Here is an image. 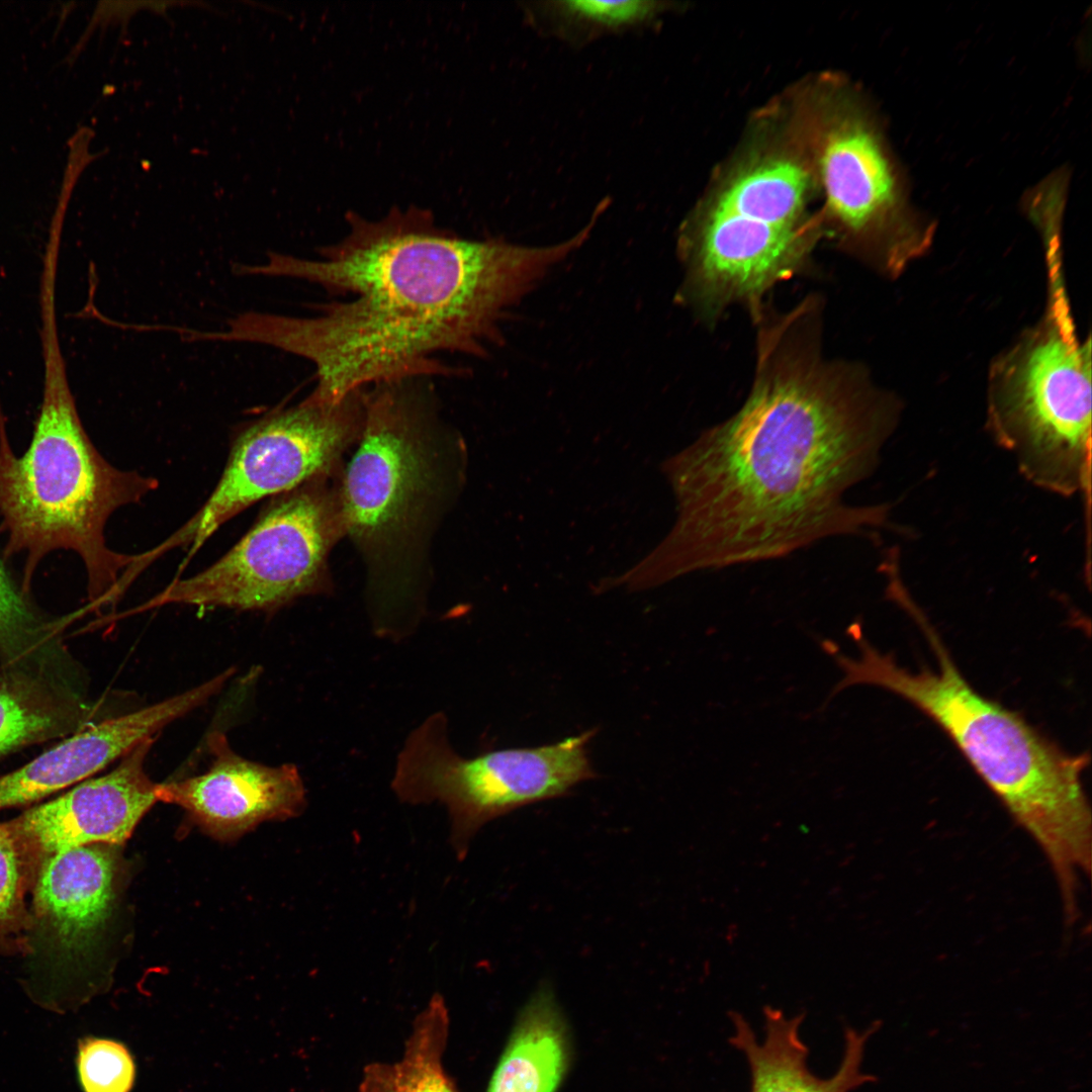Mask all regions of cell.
Instances as JSON below:
<instances>
[{
	"label": "cell",
	"instance_id": "cell-1",
	"mask_svg": "<svg viewBox=\"0 0 1092 1092\" xmlns=\"http://www.w3.org/2000/svg\"><path fill=\"white\" fill-rule=\"evenodd\" d=\"M801 310L762 331L742 406L670 464L680 515L665 576L776 559L887 524L888 505L849 506L843 495L876 469L899 404L857 370L825 361Z\"/></svg>",
	"mask_w": 1092,
	"mask_h": 1092
},
{
	"label": "cell",
	"instance_id": "cell-2",
	"mask_svg": "<svg viewBox=\"0 0 1092 1092\" xmlns=\"http://www.w3.org/2000/svg\"><path fill=\"white\" fill-rule=\"evenodd\" d=\"M348 232L316 259L269 252L238 275L300 279L347 301L312 316L247 311L229 321L224 342L258 343L309 361L310 393L337 403L383 382L451 373L442 355L485 358L503 342L510 311L582 246L472 240L437 225L429 210L394 208L378 219L347 215Z\"/></svg>",
	"mask_w": 1092,
	"mask_h": 1092
},
{
	"label": "cell",
	"instance_id": "cell-3",
	"mask_svg": "<svg viewBox=\"0 0 1092 1092\" xmlns=\"http://www.w3.org/2000/svg\"><path fill=\"white\" fill-rule=\"evenodd\" d=\"M905 610L930 643L937 669L913 672L900 666L854 627L848 633L859 657H847L839 648L828 654L844 674L829 699L853 685H874L927 715L1036 842L1052 867L1062 900L1072 901L1080 876L1091 873L1092 816L1082 782L1089 754L1065 751L1020 714L979 694L918 607L912 603Z\"/></svg>",
	"mask_w": 1092,
	"mask_h": 1092
},
{
	"label": "cell",
	"instance_id": "cell-4",
	"mask_svg": "<svg viewBox=\"0 0 1092 1092\" xmlns=\"http://www.w3.org/2000/svg\"><path fill=\"white\" fill-rule=\"evenodd\" d=\"M42 399L28 449L15 456L0 405V530L4 557L24 553L21 589L54 550L82 559L93 606L113 603L132 555L106 545L105 526L119 508L140 503L159 482L105 460L88 437L70 388L55 318L40 322Z\"/></svg>",
	"mask_w": 1092,
	"mask_h": 1092
},
{
	"label": "cell",
	"instance_id": "cell-5",
	"mask_svg": "<svg viewBox=\"0 0 1092 1092\" xmlns=\"http://www.w3.org/2000/svg\"><path fill=\"white\" fill-rule=\"evenodd\" d=\"M814 184L802 146L738 161L680 229L689 298L708 313L736 302L757 307L795 274L820 235L808 210Z\"/></svg>",
	"mask_w": 1092,
	"mask_h": 1092
},
{
	"label": "cell",
	"instance_id": "cell-6",
	"mask_svg": "<svg viewBox=\"0 0 1092 1092\" xmlns=\"http://www.w3.org/2000/svg\"><path fill=\"white\" fill-rule=\"evenodd\" d=\"M1042 320L992 365L987 429L1031 484L1066 497L1089 496L1091 348L1082 342L1064 285L1062 261H1048Z\"/></svg>",
	"mask_w": 1092,
	"mask_h": 1092
},
{
	"label": "cell",
	"instance_id": "cell-7",
	"mask_svg": "<svg viewBox=\"0 0 1092 1092\" xmlns=\"http://www.w3.org/2000/svg\"><path fill=\"white\" fill-rule=\"evenodd\" d=\"M596 732L467 758L449 742L446 715L435 712L405 739L391 788L403 803L438 802L447 808L452 847L461 859L489 821L530 804L564 797L579 783L596 778L587 752Z\"/></svg>",
	"mask_w": 1092,
	"mask_h": 1092
},
{
	"label": "cell",
	"instance_id": "cell-8",
	"mask_svg": "<svg viewBox=\"0 0 1092 1092\" xmlns=\"http://www.w3.org/2000/svg\"><path fill=\"white\" fill-rule=\"evenodd\" d=\"M364 408V389L337 403L309 394L250 423L235 438L224 470L202 507L162 543L133 555L131 574L139 576L175 548L187 550V563L216 530L250 506L323 474L359 437Z\"/></svg>",
	"mask_w": 1092,
	"mask_h": 1092
},
{
	"label": "cell",
	"instance_id": "cell-9",
	"mask_svg": "<svg viewBox=\"0 0 1092 1092\" xmlns=\"http://www.w3.org/2000/svg\"><path fill=\"white\" fill-rule=\"evenodd\" d=\"M344 528L338 503L310 480L273 496L252 528L202 571L177 577L140 614L167 605L272 611L314 593Z\"/></svg>",
	"mask_w": 1092,
	"mask_h": 1092
},
{
	"label": "cell",
	"instance_id": "cell-10",
	"mask_svg": "<svg viewBox=\"0 0 1092 1092\" xmlns=\"http://www.w3.org/2000/svg\"><path fill=\"white\" fill-rule=\"evenodd\" d=\"M802 146L825 214L856 253L897 275L927 251L930 230L905 216L881 144L849 104L833 96L820 101Z\"/></svg>",
	"mask_w": 1092,
	"mask_h": 1092
},
{
	"label": "cell",
	"instance_id": "cell-11",
	"mask_svg": "<svg viewBox=\"0 0 1092 1092\" xmlns=\"http://www.w3.org/2000/svg\"><path fill=\"white\" fill-rule=\"evenodd\" d=\"M116 845L87 844L40 866L29 896L21 985L40 1007L66 1012L91 996L88 974L111 917Z\"/></svg>",
	"mask_w": 1092,
	"mask_h": 1092
},
{
	"label": "cell",
	"instance_id": "cell-12",
	"mask_svg": "<svg viewBox=\"0 0 1092 1092\" xmlns=\"http://www.w3.org/2000/svg\"><path fill=\"white\" fill-rule=\"evenodd\" d=\"M426 380H393L365 391L361 439L338 502L343 527L365 542L402 530L431 485Z\"/></svg>",
	"mask_w": 1092,
	"mask_h": 1092
},
{
	"label": "cell",
	"instance_id": "cell-13",
	"mask_svg": "<svg viewBox=\"0 0 1092 1092\" xmlns=\"http://www.w3.org/2000/svg\"><path fill=\"white\" fill-rule=\"evenodd\" d=\"M154 742L142 741L108 774L5 821L38 871L58 852L93 843L119 846L129 838L157 802V784L145 769Z\"/></svg>",
	"mask_w": 1092,
	"mask_h": 1092
},
{
	"label": "cell",
	"instance_id": "cell-14",
	"mask_svg": "<svg viewBox=\"0 0 1092 1092\" xmlns=\"http://www.w3.org/2000/svg\"><path fill=\"white\" fill-rule=\"evenodd\" d=\"M208 769L198 776L157 784V801L183 808L200 828L219 840L234 839L269 820L300 815L306 791L296 765L270 766L235 752L226 736L213 731Z\"/></svg>",
	"mask_w": 1092,
	"mask_h": 1092
},
{
	"label": "cell",
	"instance_id": "cell-15",
	"mask_svg": "<svg viewBox=\"0 0 1092 1092\" xmlns=\"http://www.w3.org/2000/svg\"><path fill=\"white\" fill-rule=\"evenodd\" d=\"M235 674L228 668L159 703L74 732L25 765L0 776V811L34 803L87 780L142 741L205 704Z\"/></svg>",
	"mask_w": 1092,
	"mask_h": 1092
},
{
	"label": "cell",
	"instance_id": "cell-16",
	"mask_svg": "<svg viewBox=\"0 0 1092 1092\" xmlns=\"http://www.w3.org/2000/svg\"><path fill=\"white\" fill-rule=\"evenodd\" d=\"M729 1016L734 1031L728 1040L746 1057L750 1092H850L876 1079L860 1070L866 1043L879 1028L876 1023L862 1031L845 1028L840 1065L834 1075L822 1079L807 1066L810 1051L800 1037L805 1013L789 1018L782 1010L765 1006L762 1042L740 1013L733 1011Z\"/></svg>",
	"mask_w": 1092,
	"mask_h": 1092
},
{
	"label": "cell",
	"instance_id": "cell-17",
	"mask_svg": "<svg viewBox=\"0 0 1092 1092\" xmlns=\"http://www.w3.org/2000/svg\"><path fill=\"white\" fill-rule=\"evenodd\" d=\"M562 1018L548 985L525 1006L487 1092H554L565 1069Z\"/></svg>",
	"mask_w": 1092,
	"mask_h": 1092
},
{
	"label": "cell",
	"instance_id": "cell-18",
	"mask_svg": "<svg viewBox=\"0 0 1092 1092\" xmlns=\"http://www.w3.org/2000/svg\"><path fill=\"white\" fill-rule=\"evenodd\" d=\"M83 709L40 672L0 673V757L18 748L80 730Z\"/></svg>",
	"mask_w": 1092,
	"mask_h": 1092
},
{
	"label": "cell",
	"instance_id": "cell-19",
	"mask_svg": "<svg viewBox=\"0 0 1092 1092\" xmlns=\"http://www.w3.org/2000/svg\"><path fill=\"white\" fill-rule=\"evenodd\" d=\"M672 3L654 0H555L522 3L528 24L574 47L653 28Z\"/></svg>",
	"mask_w": 1092,
	"mask_h": 1092
},
{
	"label": "cell",
	"instance_id": "cell-20",
	"mask_svg": "<svg viewBox=\"0 0 1092 1092\" xmlns=\"http://www.w3.org/2000/svg\"><path fill=\"white\" fill-rule=\"evenodd\" d=\"M449 1025L444 999L434 995L414 1020L400 1059L367 1065L358 1092H458L443 1067Z\"/></svg>",
	"mask_w": 1092,
	"mask_h": 1092
},
{
	"label": "cell",
	"instance_id": "cell-21",
	"mask_svg": "<svg viewBox=\"0 0 1092 1092\" xmlns=\"http://www.w3.org/2000/svg\"><path fill=\"white\" fill-rule=\"evenodd\" d=\"M37 869L0 822V957L23 958L27 951L29 896Z\"/></svg>",
	"mask_w": 1092,
	"mask_h": 1092
},
{
	"label": "cell",
	"instance_id": "cell-22",
	"mask_svg": "<svg viewBox=\"0 0 1092 1092\" xmlns=\"http://www.w3.org/2000/svg\"><path fill=\"white\" fill-rule=\"evenodd\" d=\"M50 633L25 593L12 580L0 559V656L8 664L30 655ZM16 666V664H15Z\"/></svg>",
	"mask_w": 1092,
	"mask_h": 1092
},
{
	"label": "cell",
	"instance_id": "cell-23",
	"mask_svg": "<svg viewBox=\"0 0 1092 1092\" xmlns=\"http://www.w3.org/2000/svg\"><path fill=\"white\" fill-rule=\"evenodd\" d=\"M76 1067L83 1092H129L134 1083L133 1059L123 1043L113 1039L80 1038Z\"/></svg>",
	"mask_w": 1092,
	"mask_h": 1092
},
{
	"label": "cell",
	"instance_id": "cell-24",
	"mask_svg": "<svg viewBox=\"0 0 1092 1092\" xmlns=\"http://www.w3.org/2000/svg\"><path fill=\"white\" fill-rule=\"evenodd\" d=\"M172 4H178L177 2H99L91 21L88 24V28L85 30L83 36L79 42L72 50V54L75 53V57L80 53L82 44L86 41L89 35L93 32L96 26H107L111 21H121L125 27L131 15H133L140 9H150L157 13L167 15L166 10Z\"/></svg>",
	"mask_w": 1092,
	"mask_h": 1092
}]
</instances>
